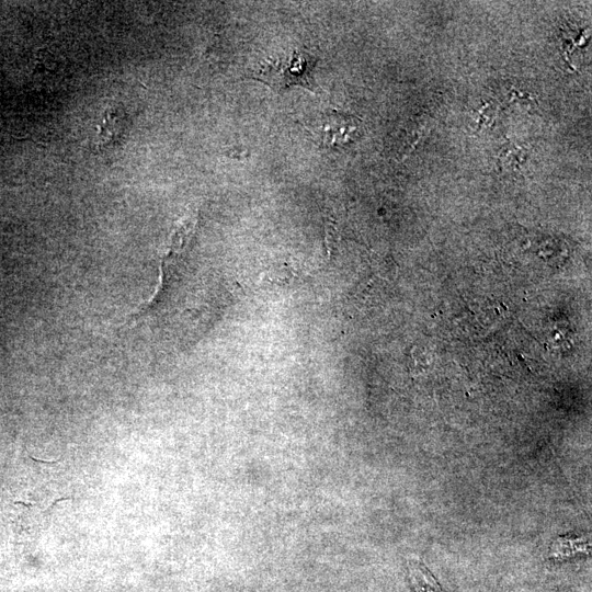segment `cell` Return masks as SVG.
<instances>
[{
  "label": "cell",
  "mask_w": 592,
  "mask_h": 592,
  "mask_svg": "<svg viewBox=\"0 0 592 592\" xmlns=\"http://www.w3.org/2000/svg\"><path fill=\"white\" fill-rule=\"evenodd\" d=\"M316 62L317 59L312 54L305 49H296L286 55L269 58L253 73V78L278 92L294 86L316 92L318 90L315 80Z\"/></svg>",
  "instance_id": "cell-1"
},
{
  "label": "cell",
  "mask_w": 592,
  "mask_h": 592,
  "mask_svg": "<svg viewBox=\"0 0 592 592\" xmlns=\"http://www.w3.org/2000/svg\"><path fill=\"white\" fill-rule=\"evenodd\" d=\"M348 118L339 114H329L323 117L319 127L321 140L331 146L344 141L346 132H350V129L345 128L351 123Z\"/></svg>",
  "instance_id": "cell-2"
},
{
  "label": "cell",
  "mask_w": 592,
  "mask_h": 592,
  "mask_svg": "<svg viewBox=\"0 0 592 592\" xmlns=\"http://www.w3.org/2000/svg\"><path fill=\"white\" fill-rule=\"evenodd\" d=\"M410 583L415 592H444L426 567L418 561L408 562Z\"/></svg>",
  "instance_id": "cell-3"
},
{
  "label": "cell",
  "mask_w": 592,
  "mask_h": 592,
  "mask_svg": "<svg viewBox=\"0 0 592 592\" xmlns=\"http://www.w3.org/2000/svg\"><path fill=\"white\" fill-rule=\"evenodd\" d=\"M295 273L292 267L278 265L271 267L262 274V277L272 283L285 284L293 280Z\"/></svg>",
  "instance_id": "cell-4"
}]
</instances>
